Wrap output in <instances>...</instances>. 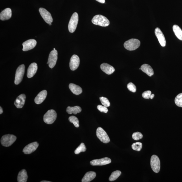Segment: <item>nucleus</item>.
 <instances>
[{"mask_svg": "<svg viewBox=\"0 0 182 182\" xmlns=\"http://www.w3.org/2000/svg\"><path fill=\"white\" fill-rule=\"evenodd\" d=\"M175 103L177 106L182 107V93L177 95L175 99Z\"/></svg>", "mask_w": 182, "mask_h": 182, "instance_id": "obj_30", "label": "nucleus"}, {"mask_svg": "<svg viewBox=\"0 0 182 182\" xmlns=\"http://www.w3.org/2000/svg\"><path fill=\"white\" fill-rule=\"evenodd\" d=\"M92 22L94 25L106 27L110 25V21L106 17L102 15H97L92 19Z\"/></svg>", "mask_w": 182, "mask_h": 182, "instance_id": "obj_1", "label": "nucleus"}, {"mask_svg": "<svg viewBox=\"0 0 182 182\" xmlns=\"http://www.w3.org/2000/svg\"><path fill=\"white\" fill-rule=\"evenodd\" d=\"M25 65L22 64L18 67L15 74V83L18 85L22 82L25 72Z\"/></svg>", "mask_w": 182, "mask_h": 182, "instance_id": "obj_6", "label": "nucleus"}, {"mask_svg": "<svg viewBox=\"0 0 182 182\" xmlns=\"http://www.w3.org/2000/svg\"><path fill=\"white\" fill-rule=\"evenodd\" d=\"M141 70L148 76L151 77L154 74V71L150 65L147 64L142 65L141 67Z\"/></svg>", "mask_w": 182, "mask_h": 182, "instance_id": "obj_22", "label": "nucleus"}, {"mask_svg": "<svg viewBox=\"0 0 182 182\" xmlns=\"http://www.w3.org/2000/svg\"><path fill=\"white\" fill-rule=\"evenodd\" d=\"M39 11L45 21L48 24L51 23L53 20L50 13L45 8H39Z\"/></svg>", "mask_w": 182, "mask_h": 182, "instance_id": "obj_10", "label": "nucleus"}, {"mask_svg": "<svg viewBox=\"0 0 182 182\" xmlns=\"http://www.w3.org/2000/svg\"><path fill=\"white\" fill-rule=\"evenodd\" d=\"M80 63V58L76 55H74L70 59V67L72 71H74L78 67Z\"/></svg>", "mask_w": 182, "mask_h": 182, "instance_id": "obj_11", "label": "nucleus"}, {"mask_svg": "<svg viewBox=\"0 0 182 182\" xmlns=\"http://www.w3.org/2000/svg\"><path fill=\"white\" fill-rule=\"evenodd\" d=\"M96 176V174L95 172L93 171H90L87 172L83 177L82 180V182H90Z\"/></svg>", "mask_w": 182, "mask_h": 182, "instance_id": "obj_23", "label": "nucleus"}, {"mask_svg": "<svg viewBox=\"0 0 182 182\" xmlns=\"http://www.w3.org/2000/svg\"><path fill=\"white\" fill-rule=\"evenodd\" d=\"M100 99L101 103L104 106L108 107L110 106V103L109 101L108 98L104 97H101L100 98Z\"/></svg>", "mask_w": 182, "mask_h": 182, "instance_id": "obj_32", "label": "nucleus"}, {"mask_svg": "<svg viewBox=\"0 0 182 182\" xmlns=\"http://www.w3.org/2000/svg\"><path fill=\"white\" fill-rule=\"evenodd\" d=\"M49 25H51V23H50L49 24Z\"/></svg>", "mask_w": 182, "mask_h": 182, "instance_id": "obj_41", "label": "nucleus"}, {"mask_svg": "<svg viewBox=\"0 0 182 182\" xmlns=\"http://www.w3.org/2000/svg\"><path fill=\"white\" fill-rule=\"evenodd\" d=\"M47 95V91L43 90L39 93L35 98L34 102L37 104H39L45 100Z\"/></svg>", "mask_w": 182, "mask_h": 182, "instance_id": "obj_19", "label": "nucleus"}, {"mask_svg": "<svg viewBox=\"0 0 182 182\" xmlns=\"http://www.w3.org/2000/svg\"><path fill=\"white\" fill-rule=\"evenodd\" d=\"M96 1L102 4L105 3V0H96Z\"/></svg>", "mask_w": 182, "mask_h": 182, "instance_id": "obj_37", "label": "nucleus"}, {"mask_svg": "<svg viewBox=\"0 0 182 182\" xmlns=\"http://www.w3.org/2000/svg\"><path fill=\"white\" fill-rule=\"evenodd\" d=\"M173 30L177 38L182 41V30L181 28L177 25H174L173 26Z\"/></svg>", "mask_w": 182, "mask_h": 182, "instance_id": "obj_26", "label": "nucleus"}, {"mask_svg": "<svg viewBox=\"0 0 182 182\" xmlns=\"http://www.w3.org/2000/svg\"><path fill=\"white\" fill-rule=\"evenodd\" d=\"M96 135L100 141L105 143H108L110 139L106 132L101 127H98L96 131Z\"/></svg>", "mask_w": 182, "mask_h": 182, "instance_id": "obj_8", "label": "nucleus"}, {"mask_svg": "<svg viewBox=\"0 0 182 182\" xmlns=\"http://www.w3.org/2000/svg\"><path fill=\"white\" fill-rule=\"evenodd\" d=\"M41 182H50V181H42Z\"/></svg>", "mask_w": 182, "mask_h": 182, "instance_id": "obj_40", "label": "nucleus"}, {"mask_svg": "<svg viewBox=\"0 0 182 182\" xmlns=\"http://www.w3.org/2000/svg\"><path fill=\"white\" fill-rule=\"evenodd\" d=\"M39 144L38 142H32L26 145L23 149V152L25 154H30L33 152L38 148Z\"/></svg>", "mask_w": 182, "mask_h": 182, "instance_id": "obj_12", "label": "nucleus"}, {"mask_svg": "<svg viewBox=\"0 0 182 182\" xmlns=\"http://www.w3.org/2000/svg\"><path fill=\"white\" fill-rule=\"evenodd\" d=\"M127 88L129 91L133 92V93H135L136 91V87L135 85L132 82L128 83V84L127 85Z\"/></svg>", "mask_w": 182, "mask_h": 182, "instance_id": "obj_34", "label": "nucleus"}, {"mask_svg": "<svg viewBox=\"0 0 182 182\" xmlns=\"http://www.w3.org/2000/svg\"><path fill=\"white\" fill-rule=\"evenodd\" d=\"M86 150V146L84 143H82L74 151V153L75 154H78L81 152H85Z\"/></svg>", "mask_w": 182, "mask_h": 182, "instance_id": "obj_28", "label": "nucleus"}, {"mask_svg": "<svg viewBox=\"0 0 182 182\" xmlns=\"http://www.w3.org/2000/svg\"><path fill=\"white\" fill-rule=\"evenodd\" d=\"M79 17L77 13H74L70 20L68 25L69 31L73 33L75 31L78 23Z\"/></svg>", "mask_w": 182, "mask_h": 182, "instance_id": "obj_5", "label": "nucleus"}, {"mask_svg": "<svg viewBox=\"0 0 182 182\" xmlns=\"http://www.w3.org/2000/svg\"><path fill=\"white\" fill-rule=\"evenodd\" d=\"M17 137L13 135H4L1 139V143L2 145L5 147L10 146L16 141Z\"/></svg>", "mask_w": 182, "mask_h": 182, "instance_id": "obj_4", "label": "nucleus"}, {"mask_svg": "<svg viewBox=\"0 0 182 182\" xmlns=\"http://www.w3.org/2000/svg\"><path fill=\"white\" fill-rule=\"evenodd\" d=\"M69 120L70 122L73 123L76 128H78L79 126L78 119L75 116H71L69 117Z\"/></svg>", "mask_w": 182, "mask_h": 182, "instance_id": "obj_29", "label": "nucleus"}, {"mask_svg": "<svg viewBox=\"0 0 182 182\" xmlns=\"http://www.w3.org/2000/svg\"><path fill=\"white\" fill-rule=\"evenodd\" d=\"M57 118V113L54 110H48L44 116V121L46 124H51L53 123Z\"/></svg>", "mask_w": 182, "mask_h": 182, "instance_id": "obj_3", "label": "nucleus"}, {"mask_svg": "<svg viewBox=\"0 0 182 182\" xmlns=\"http://www.w3.org/2000/svg\"><path fill=\"white\" fill-rule=\"evenodd\" d=\"M3 109H2L1 107H0V114L1 115V114L3 113Z\"/></svg>", "mask_w": 182, "mask_h": 182, "instance_id": "obj_38", "label": "nucleus"}, {"mask_svg": "<svg viewBox=\"0 0 182 182\" xmlns=\"http://www.w3.org/2000/svg\"><path fill=\"white\" fill-rule=\"evenodd\" d=\"M155 36L162 46L165 47L166 45V39L161 30L158 27L156 28L155 30Z\"/></svg>", "mask_w": 182, "mask_h": 182, "instance_id": "obj_15", "label": "nucleus"}, {"mask_svg": "<svg viewBox=\"0 0 182 182\" xmlns=\"http://www.w3.org/2000/svg\"><path fill=\"white\" fill-rule=\"evenodd\" d=\"M37 41L34 39H30L24 42L23 44V51H26L32 49L36 46Z\"/></svg>", "mask_w": 182, "mask_h": 182, "instance_id": "obj_13", "label": "nucleus"}, {"mask_svg": "<svg viewBox=\"0 0 182 182\" xmlns=\"http://www.w3.org/2000/svg\"><path fill=\"white\" fill-rule=\"evenodd\" d=\"M100 67L103 71L108 74H112L115 71V69L112 66L107 63H102Z\"/></svg>", "mask_w": 182, "mask_h": 182, "instance_id": "obj_20", "label": "nucleus"}, {"mask_svg": "<svg viewBox=\"0 0 182 182\" xmlns=\"http://www.w3.org/2000/svg\"><path fill=\"white\" fill-rule=\"evenodd\" d=\"M140 45V41L137 39H132L125 42L124 46L127 50L133 51L138 48Z\"/></svg>", "mask_w": 182, "mask_h": 182, "instance_id": "obj_2", "label": "nucleus"}, {"mask_svg": "<svg viewBox=\"0 0 182 182\" xmlns=\"http://www.w3.org/2000/svg\"><path fill=\"white\" fill-rule=\"evenodd\" d=\"M97 109L98 110L102 112L107 113L108 112V109L107 107L105 106H103L101 105H98L97 106Z\"/></svg>", "mask_w": 182, "mask_h": 182, "instance_id": "obj_36", "label": "nucleus"}, {"mask_svg": "<svg viewBox=\"0 0 182 182\" xmlns=\"http://www.w3.org/2000/svg\"><path fill=\"white\" fill-rule=\"evenodd\" d=\"M155 95L154 94H152V96H151L150 98L151 99H152L154 97Z\"/></svg>", "mask_w": 182, "mask_h": 182, "instance_id": "obj_39", "label": "nucleus"}, {"mask_svg": "<svg viewBox=\"0 0 182 182\" xmlns=\"http://www.w3.org/2000/svg\"><path fill=\"white\" fill-rule=\"evenodd\" d=\"M143 137V135L141 133L139 132L134 133L132 135L133 139L135 140H138L141 139Z\"/></svg>", "mask_w": 182, "mask_h": 182, "instance_id": "obj_33", "label": "nucleus"}, {"mask_svg": "<svg viewBox=\"0 0 182 182\" xmlns=\"http://www.w3.org/2000/svg\"><path fill=\"white\" fill-rule=\"evenodd\" d=\"M58 58V53L57 50H53L50 52L47 64L49 65L50 68H53L56 65Z\"/></svg>", "mask_w": 182, "mask_h": 182, "instance_id": "obj_9", "label": "nucleus"}, {"mask_svg": "<svg viewBox=\"0 0 182 182\" xmlns=\"http://www.w3.org/2000/svg\"><path fill=\"white\" fill-rule=\"evenodd\" d=\"M150 165L152 170L155 173L159 172L160 169V161L157 155H153L151 157Z\"/></svg>", "mask_w": 182, "mask_h": 182, "instance_id": "obj_7", "label": "nucleus"}, {"mask_svg": "<svg viewBox=\"0 0 182 182\" xmlns=\"http://www.w3.org/2000/svg\"><path fill=\"white\" fill-rule=\"evenodd\" d=\"M28 175L27 172L25 169L22 170L19 173L17 177L18 182H26L27 181Z\"/></svg>", "mask_w": 182, "mask_h": 182, "instance_id": "obj_24", "label": "nucleus"}, {"mask_svg": "<svg viewBox=\"0 0 182 182\" xmlns=\"http://www.w3.org/2000/svg\"><path fill=\"white\" fill-rule=\"evenodd\" d=\"M12 12L11 9L7 8L5 9L0 14V19L2 21L8 20L11 17Z\"/></svg>", "mask_w": 182, "mask_h": 182, "instance_id": "obj_16", "label": "nucleus"}, {"mask_svg": "<svg viewBox=\"0 0 182 182\" xmlns=\"http://www.w3.org/2000/svg\"><path fill=\"white\" fill-rule=\"evenodd\" d=\"M152 92L150 91H147L143 92L142 94V96L145 99H150L152 96Z\"/></svg>", "mask_w": 182, "mask_h": 182, "instance_id": "obj_35", "label": "nucleus"}, {"mask_svg": "<svg viewBox=\"0 0 182 182\" xmlns=\"http://www.w3.org/2000/svg\"><path fill=\"white\" fill-rule=\"evenodd\" d=\"M54 50H55V48H54Z\"/></svg>", "mask_w": 182, "mask_h": 182, "instance_id": "obj_42", "label": "nucleus"}, {"mask_svg": "<svg viewBox=\"0 0 182 182\" xmlns=\"http://www.w3.org/2000/svg\"><path fill=\"white\" fill-rule=\"evenodd\" d=\"M26 100V96L24 94L19 96L15 100L14 104L18 108H22L25 105Z\"/></svg>", "mask_w": 182, "mask_h": 182, "instance_id": "obj_17", "label": "nucleus"}, {"mask_svg": "<svg viewBox=\"0 0 182 182\" xmlns=\"http://www.w3.org/2000/svg\"><path fill=\"white\" fill-rule=\"evenodd\" d=\"M111 160L108 157H104L100 159L93 160L90 162L92 166H103L110 163Z\"/></svg>", "mask_w": 182, "mask_h": 182, "instance_id": "obj_14", "label": "nucleus"}, {"mask_svg": "<svg viewBox=\"0 0 182 182\" xmlns=\"http://www.w3.org/2000/svg\"><path fill=\"white\" fill-rule=\"evenodd\" d=\"M38 70V65L36 63H31L28 67L27 72V77L28 78H32L36 74Z\"/></svg>", "mask_w": 182, "mask_h": 182, "instance_id": "obj_18", "label": "nucleus"}, {"mask_svg": "<svg viewBox=\"0 0 182 182\" xmlns=\"http://www.w3.org/2000/svg\"><path fill=\"white\" fill-rule=\"evenodd\" d=\"M82 109L81 107L78 106H75L74 107H68L67 109V112L69 114H74V115H76L78 113L81 112Z\"/></svg>", "mask_w": 182, "mask_h": 182, "instance_id": "obj_25", "label": "nucleus"}, {"mask_svg": "<svg viewBox=\"0 0 182 182\" xmlns=\"http://www.w3.org/2000/svg\"><path fill=\"white\" fill-rule=\"evenodd\" d=\"M69 87L70 90L74 95H78L82 93V88L78 85L73 83H70L69 85Z\"/></svg>", "mask_w": 182, "mask_h": 182, "instance_id": "obj_21", "label": "nucleus"}, {"mask_svg": "<svg viewBox=\"0 0 182 182\" xmlns=\"http://www.w3.org/2000/svg\"><path fill=\"white\" fill-rule=\"evenodd\" d=\"M142 147V144L141 142H137L134 143L131 145V148L133 150L137 151H140Z\"/></svg>", "mask_w": 182, "mask_h": 182, "instance_id": "obj_31", "label": "nucleus"}, {"mask_svg": "<svg viewBox=\"0 0 182 182\" xmlns=\"http://www.w3.org/2000/svg\"><path fill=\"white\" fill-rule=\"evenodd\" d=\"M121 174V172L119 170H117L113 172L109 177V180L111 181L116 180L120 176Z\"/></svg>", "mask_w": 182, "mask_h": 182, "instance_id": "obj_27", "label": "nucleus"}]
</instances>
